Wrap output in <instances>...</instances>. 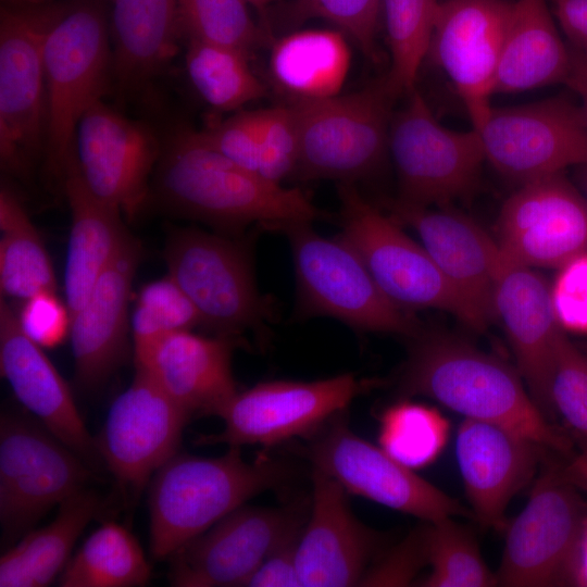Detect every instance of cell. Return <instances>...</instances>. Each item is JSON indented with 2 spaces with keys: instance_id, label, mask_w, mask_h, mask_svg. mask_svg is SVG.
<instances>
[{
  "instance_id": "484cf974",
  "label": "cell",
  "mask_w": 587,
  "mask_h": 587,
  "mask_svg": "<svg viewBox=\"0 0 587 587\" xmlns=\"http://www.w3.org/2000/svg\"><path fill=\"white\" fill-rule=\"evenodd\" d=\"M140 259L129 235L71 319L75 379L85 390L103 385L128 354V301Z\"/></svg>"
},
{
  "instance_id": "d4e9b609",
  "label": "cell",
  "mask_w": 587,
  "mask_h": 587,
  "mask_svg": "<svg viewBox=\"0 0 587 587\" xmlns=\"http://www.w3.org/2000/svg\"><path fill=\"white\" fill-rule=\"evenodd\" d=\"M0 370L16 399L88 464L99 457L67 383L43 348L22 329L17 313L0 299Z\"/></svg>"
},
{
  "instance_id": "44dd1931",
  "label": "cell",
  "mask_w": 587,
  "mask_h": 587,
  "mask_svg": "<svg viewBox=\"0 0 587 587\" xmlns=\"http://www.w3.org/2000/svg\"><path fill=\"white\" fill-rule=\"evenodd\" d=\"M513 1H440L427 57L448 76L474 129L490 111L498 62Z\"/></svg>"
},
{
  "instance_id": "3957f363",
  "label": "cell",
  "mask_w": 587,
  "mask_h": 587,
  "mask_svg": "<svg viewBox=\"0 0 587 587\" xmlns=\"http://www.w3.org/2000/svg\"><path fill=\"white\" fill-rule=\"evenodd\" d=\"M288 469L259 455L243 459L239 447L217 458L177 452L149 483L150 552L164 560L254 496L280 486Z\"/></svg>"
},
{
  "instance_id": "ac0fdd59",
  "label": "cell",
  "mask_w": 587,
  "mask_h": 587,
  "mask_svg": "<svg viewBox=\"0 0 587 587\" xmlns=\"http://www.w3.org/2000/svg\"><path fill=\"white\" fill-rule=\"evenodd\" d=\"M190 417L146 372L136 370L109 409L96 440L99 457L124 489L139 494L179 451Z\"/></svg>"
},
{
  "instance_id": "ba28073f",
  "label": "cell",
  "mask_w": 587,
  "mask_h": 587,
  "mask_svg": "<svg viewBox=\"0 0 587 587\" xmlns=\"http://www.w3.org/2000/svg\"><path fill=\"white\" fill-rule=\"evenodd\" d=\"M92 472L37 419L0 416V525L3 538L23 537L51 508L86 488Z\"/></svg>"
},
{
  "instance_id": "1f68e13d",
  "label": "cell",
  "mask_w": 587,
  "mask_h": 587,
  "mask_svg": "<svg viewBox=\"0 0 587 587\" xmlns=\"http://www.w3.org/2000/svg\"><path fill=\"white\" fill-rule=\"evenodd\" d=\"M349 65L350 51L340 30H297L272 45L271 76L292 101L338 95Z\"/></svg>"
},
{
  "instance_id": "11a10c76",
  "label": "cell",
  "mask_w": 587,
  "mask_h": 587,
  "mask_svg": "<svg viewBox=\"0 0 587 587\" xmlns=\"http://www.w3.org/2000/svg\"><path fill=\"white\" fill-rule=\"evenodd\" d=\"M3 3H10V4H40V3H48L53 2L58 0H1Z\"/></svg>"
},
{
  "instance_id": "6da1fadb",
  "label": "cell",
  "mask_w": 587,
  "mask_h": 587,
  "mask_svg": "<svg viewBox=\"0 0 587 587\" xmlns=\"http://www.w3.org/2000/svg\"><path fill=\"white\" fill-rule=\"evenodd\" d=\"M161 140L151 196L178 215L228 232L251 224L279 230L322 216L304 191L240 167L211 148L199 129L178 123Z\"/></svg>"
},
{
  "instance_id": "4fadbf2b",
  "label": "cell",
  "mask_w": 587,
  "mask_h": 587,
  "mask_svg": "<svg viewBox=\"0 0 587 587\" xmlns=\"http://www.w3.org/2000/svg\"><path fill=\"white\" fill-rule=\"evenodd\" d=\"M375 379L341 374L317 380H272L238 391L218 413L221 433L200 437V445L274 446L295 437H312Z\"/></svg>"
},
{
  "instance_id": "60d3db41",
  "label": "cell",
  "mask_w": 587,
  "mask_h": 587,
  "mask_svg": "<svg viewBox=\"0 0 587 587\" xmlns=\"http://www.w3.org/2000/svg\"><path fill=\"white\" fill-rule=\"evenodd\" d=\"M382 0H294L286 11L288 22L324 18L354 40L372 61L378 60L376 32Z\"/></svg>"
},
{
  "instance_id": "7a4b0ae2",
  "label": "cell",
  "mask_w": 587,
  "mask_h": 587,
  "mask_svg": "<svg viewBox=\"0 0 587 587\" xmlns=\"http://www.w3.org/2000/svg\"><path fill=\"white\" fill-rule=\"evenodd\" d=\"M398 391L423 396L464 419L495 423L546 449L567 452L570 441L533 400L519 371L466 340L421 329L411 337Z\"/></svg>"
},
{
  "instance_id": "9a60e30c",
  "label": "cell",
  "mask_w": 587,
  "mask_h": 587,
  "mask_svg": "<svg viewBox=\"0 0 587 587\" xmlns=\"http://www.w3.org/2000/svg\"><path fill=\"white\" fill-rule=\"evenodd\" d=\"M307 454L313 469L337 480L347 492L424 522L470 515L455 499L398 462L380 446L353 433L342 413L312 436Z\"/></svg>"
},
{
  "instance_id": "c3c4849f",
  "label": "cell",
  "mask_w": 587,
  "mask_h": 587,
  "mask_svg": "<svg viewBox=\"0 0 587 587\" xmlns=\"http://www.w3.org/2000/svg\"><path fill=\"white\" fill-rule=\"evenodd\" d=\"M300 533L287 539L267 555L243 586L302 587L296 559Z\"/></svg>"
},
{
  "instance_id": "7dc6e473",
  "label": "cell",
  "mask_w": 587,
  "mask_h": 587,
  "mask_svg": "<svg viewBox=\"0 0 587 587\" xmlns=\"http://www.w3.org/2000/svg\"><path fill=\"white\" fill-rule=\"evenodd\" d=\"M16 313L22 329L42 348L59 345L70 334L68 309L55 292H41L24 300Z\"/></svg>"
},
{
  "instance_id": "4316f807",
  "label": "cell",
  "mask_w": 587,
  "mask_h": 587,
  "mask_svg": "<svg viewBox=\"0 0 587 587\" xmlns=\"http://www.w3.org/2000/svg\"><path fill=\"white\" fill-rule=\"evenodd\" d=\"M236 346L235 337L175 332L135 369L146 372L191 417L217 416L238 392L232 370Z\"/></svg>"
},
{
  "instance_id": "8992f818",
  "label": "cell",
  "mask_w": 587,
  "mask_h": 587,
  "mask_svg": "<svg viewBox=\"0 0 587 587\" xmlns=\"http://www.w3.org/2000/svg\"><path fill=\"white\" fill-rule=\"evenodd\" d=\"M395 100L383 76L352 93L292 101L299 136L296 176L354 183L374 174L389 154Z\"/></svg>"
},
{
  "instance_id": "5b68a950",
  "label": "cell",
  "mask_w": 587,
  "mask_h": 587,
  "mask_svg": "<svg viewBox=\"0 0 587 587\" xmlns=\"http://www.w3.org/2000/svg\"><path fill=\"white\" fill-rule=\"evenodd\" d=\"M311 224L278 230L292 254L299 317L329 316L354 330L416 335L419 322L382 292L352 247L339 236H321Z\"/></svg>"
},
{
  "instance_id": "7402d4cb",
  "label": "cell",
  "mask_w": 587,
  "mask_h": 587,
  "mask_svg": "<svg viewBox=\"0 0 587 587\" xmlns=\"http://www.w3.org/2000/svg\"><path fill=\"white\" fill-rule=\"evenodd\" d=\"M311 512L297 545L302 587L358 586L380 546V535L352 513L346 489L312 471Z\"/></svg>"
},
{
  "instance_id": "d590c367",
  "label": "cell",
  "mask_w": 587,
  "mask_h": 587,
  "mask_svg": "<svg viewBox=\"0 0 587 587\" xmlns=\"http://www.w3.org/2000/svg\"><path fill=\"white\" fill-rule=\"evenodd\" d=\"M439 0H382L391 65L385 82L397 99L410 93L423 60L427 57Z\"/></svg>"
},
{
  "instance_id": "816d5d0a",
  "label": "cell",
  "mask_w": 587,
  "mask_h": 587,
  "mask_svg": "<svg viewBox=\"0 0 587 587\" xmlns=\"http://www.w3.org/2000/svg\"><path fill=\"white\" fill-rule=\"evenodd\" d=\"M563 476L576 488L587 491V440L571 461L560 467Z\"/></svg>"
},
{
  "instance_id": "52a82bcc",
  "label": "cell",
  "mask_w": 587,
  "mask_h": 587,
  "mask_svg": "<svg viewBox=\"0 0 587 587\" xmlns=\"http://www.w3.org/2000/svg\"><path fill=\"white\" fill-rule=\"evenodd\" d=\"M67 0L0 8V160L25 176L42 161L47 98L43 45Z\"/></svg>"
},
{
  "instance_id": "ab89813d",
  "label": "cell",
  "mask_w": 587,
  "mask_h": 587,
  "mask_svg": "<svg viewBox=\"0 0 587 587\" xmlns=\"http://www.w3.org/2000/svg\"><path fill=\"white\" fill-rule=\"evenodd\" d=\"M201 325L200 316L179 286L167 275L146 284L132 314L135 365L165 336Z\"/></svg>"
},
{
  "instance_id": "4dcf8cb0",
  "label": "cell",
  "mask_w": 587,
  "mask_h": 587,
  "mask_svg": "<svg viewBox=\"0 0 587 587\" xmlns=\"http://www.w3.org/2000/svg\"><path fill=\"white\" fill-rule=\"evenodd\" d=\"M99 494L84 488L59 505L47 525L32 529L0 559V587H43L61 574L75 542L100 512Z\"/></svg>"
},
{
  "instance_id": "83f0119b",
  "label": "cell",
  "mask_w": 587,
  "mask_h": 587,
  "mask_svg": "<svg viewBox=\"0 0 587 587\" xmlns=\"http://www.w3.org/2000/svg\"><path fill=\"white\" fill-rule=\"evenodd\" d=\"M113 87L135 96L174 57L180 36L177 0H112Z\"/></svg>"
},
{
  "instance_id": "681fc988",
  "label": "cell",
  "mask_w": 587,
  "mask_h": 587,
  "mask_svg": "<svg viewBox=\"0 0 587 587\" xmlns=\"http://www.w3.org/2000/svg\"><path fill=\"white\" fill-rule=\"evenodd\" d=\"M554 14L570 46L587 50V0H553Z\"/></svg>"
},
{
  "instance_id": "d6a6232c",
  "label": "cell",
  "mask_w": 587,
  "mask_h": 587,
  "mask_svg": "<svg viewBox=\"0 0 587 587\" xmlns=\"http://www.w3.org/2000/svg\"><path fill=\"white\" fill-rule=\"evenodd\" d=\"M1 296L22 302L41 292H55L53 267L40 236L14 192L0 191Z\"/></svg>"
},
{
  "instance_id": "277c9868",
  "label": "cell",
  "mask_w": 587,
  "mask_h": 587,
  "mask_svg": "<svg viewBox=\"0 0 587 587\" xmlns=\"http://www.w3.org/2000/svg\"><path fill=\"white\" fill-rule=\"evenodd\" d=\"M47 124L43 168L63 187L84 114L113 87L110 20L102 0H67L43 45Z\"/></svg>"
},
{
  "instance_id": "f6af8a7d",
  "label": "cell",
  "mask_w": 587,
  "mask_h": 587,
  "mask_svg": "<svg viewBox=\"0 0 587 587\" xmlns=\"http://www.w3.org/2000/svg\"><path fill=\"white\" fill-rule=\"evenodd\" d=\"M557 320L564 330L587 334V252L558 268L550 285Z\"/></svg>"
},
{
  "instance_id": "cb8c5ba5",
  "label": "cell",
  "mask_w": 587,
  "mask_h": 587,
  "mask_svg": "<svg viewBox=\"0 0 587 587\" xmlns=\"http://www.w3.org/2000/svg\"><path fill=\"white\" fill-rule=\"evenodd\" d=\"M495 313L503 324L516 370L533 400L546 416L553 413L551 376L557 349L565 333L553 310L550 285L534 268L502 257L495 290Z\"/></svg>"
},
{
  "instance_id": "bcb514c9",
  "label": "cell",
  "mask_w": 587,
  "mask_h": 587,
  "mask_svg": "<svg viewBox=\"0 0 587 587\" xmlns=\"http://www.w3.org/2000/svg\"><path fill=\"white\" fill-rule=\"evenodd\" d=\"M427 565L425 525L414 529L373 566L359 586H407Z\"/></svg>"
},
{
  "instance_id": "30bf717a",
  "label": "cell",
  "mask_w": 587,
  "mask_h": 587,
  "mask_svg": "<svg viewBox=\"0 0 587 587\" xmlns=\"http://www.w3.org/2000/svg\"><path fill=\"white\" fill-rule=\"evenodd\" d=\"M338 235L359 254L382 292L397 307L432 308L469 326V315L444 274L422 245L392 217L367 201L354 183H338Z\"/></svg>"
},
{
  "instance_id": "9c48e42d",
  "label": "cell",
  "mask_w": 587,
  "mask_h": 587,
  "mask_svg": "<svg viewBox=\"0 0 587 587\" xmlns=\"http://www.w3.org/2000/svg\"><path fill=\"white\" fill-rule=\"evenodd\" d=\"M407 96L405 105L392 114L388 139L399 183L397 201L449 207L469 198L477 189L486 161L478 132L449 129L436 120L416 88Z\"/></svg>"
},
{
  "instance_id": "603a6c76",
  "label": "cell",
  "mask_w": 587,
  "mask_h": 587,
  "mask_svg": "<svg viewBox=\"0 0 587 587\" xmlns=\"http://www.w3.org/2000/svg\"><path fill=\"white\" fill-rule=\"evenodd\" d=\"M547 449L504 426L464 419L455 454L473 515L484 526L502 529L512 498L533 478Z\"/></svg>"
},
{
  "instance_id": "db71d44e",
  "label": "cell",
  "mask_w": 587,
  "mask_h": 587,
  "mask_svg": "<svg viewBox=\"0 0 587 587\" xmlns=\"http://www.w3.org/2000/svg\"><path fill=\"white\" fill-rule=\"evenodd\" d=\"M247 1L249 2L250 5L259 10L261 14H264L267 5L275 2L276 0H247Z\"/></svg>"
},
{
  "instance_id": "e575fe53",
  "label": "cell",
  "mask_w": 587,
  "mask_h": 587,
  "mask_svg": "<svg viewBox=\"0 0 587 587\" xmlns=\"http://www.w3.org/2000/svg\"><path fill=\"white\" fill-rule=\"evenodd\" d=\"M249 54L229 47L187 39L185 66L188 78L212 109L235 111L265 95L253 73Z\"/></svg>"
},
{
  "instance_id": "d6986e66",
  "label": "cell",
  "mask_w": 587,
  "mask_h": 587,
  "mask_svg": "<svg viewBox=\"0 0 587 587\" xmlns=\"http://www.w3.org/2000/svg\"><path fill=\"white\" fill-rule=\"evenodd\" d=\"M502 257L527 267H555L587 252V199L563 173L523 185L498 218Z\"/></svg>"
},
{
  "instance_id": "2e32d148",
  "label": "cell",
  "mask_w": 587,
  "mask_h": 587,
  "mask_svg": "<svg viewBox=\"0 0 587 587\" xmlns=\"http://www.w3.org/2000/svg\"><path fill=\"white\" fill-rule=\"evenodd\" d=\"M161 146L149 124L124 115L102 99L77 126L75 160L87 188L134 220L151 197Z\"/></svg>"
},
{
  "instance_id": "f546056e",
  "label": "cell",
  "mask_w": 587,
  "mask_h": 587,
  "mask_svg": "<svg viewBox=\"0 0 587 587\" xmlns=\"http://www.w3.org/2000/svg\"><path fill=\"white\" fill-rule=\"evenodd\" d=\"M571 68L566 46L547 0H515L503 40L492 95L565 83Z\"/></svg>"
},
{
  "instance_id": "ffe728a7",
  "label": "cell",
  "mask_w": 587,
  "mask_h": 587,
  "mask_svg": "<svg viewBox=\"0 0 587 587\" xmlns=\"http://www.w3.org/2000/svg\"><path fill=\"white\" fill-rule=\"evenodd\" d=\"M399 224H407L420 237L461 300L469 327L482 332L495 313V290L502 260L501 250L473 218L449 207H416L394 201L388 204Z\"/></svg>"
},
{
  "instance_id": "9f6ffc18",
  "label": "cell",
  "mask_w": 587,
  "mask_h": 587,
  "mask_svg": "<svg viewBox=\"0 0 587 587\" xmlns=\"http://www.w3.org/2000/svg\"><path fill=\"white\" fill-rule=\"evenodd\" d=\"M583 53H584V54L586 55V58H587V50H586L585 52H583Z\"/></svg>"
},
{
  "instance_id": "f5cc1de1",
  "label": "cell",
  "mask_w": 587,
  "mask_h": 587,
  "mask_svg": "<svg viewBox=\"0 0 587 587\" xmlns=\"http://www.w3.org/2000/svg\"><path fill=\"white\" fill-rule=\"evenodd\" d=\"M577 168H578V171H577L578 184H579V186H580V188L583 190V195L587 199V163L577 166Z\"/></svg>"
},
{
  "instance_id": "74e56055",
  "label": "cell",
  "mask_w": 587,
  "mask_h": 587,
  "mask_svg": "<svg viewBox=\"0 0 587 587\" xmlns=\"http://www.w3.org/2000/svg\"><path fill=\"white\" fill-rule=\"evenodd\" d=\"M449 436L448 420L435 408L403 400L387 408L380 416L379 446L411 470L433 463Z\"/></svg>"
},
{
  "instance_id": "7bdbcfd3",
  "label": "cell",
  "mask_w": 587,
  "mask_h": 587,
  "mask_svg": "<svg viewBox=\"0 0 587 587\" xmlns=\"http://www.w3.org/2000/svg\"><path fill=\"white\" fill-rule=\"evenodd\" d=\"M550 401L576 434L587 440V354L563 335L554 359Z\"/></svg>"
},
{
  "instance_id": "f907efd6",
  "label": "cell",
  "mask_w": 587,
  "mask_h": 587,
  "mask_svg": "<svg viewBox=\"0 0 587 587\" xmlns=\"http://www.w3.org/2000/svg\"><path fill=\"white\" fill-rule=\"evenodd\" d=\"M571 68L565 79L567 85L580 99V109L587 122V58L586 55L570 46Z\"/></svg>"
},
{
  "instance_id": "6f0895ef",
  "label": "cell",
  "mask_w": 587,
  "mask_h": 587,
  "mask_svg": "<svg viewBox=\"0 0 587 587\" xmlns=\"http://www.w3.org/2000/svg\"><path fill=\"white\" fill-rule=\"evenodd\" d=\"M585 349H586V352H587V344H586V346H585Z\"/></svg>"
},
{
  "instance_id": "8fae6325",
  "label": "cell",
  "mask_w": 587,
  "mask_h": 587,
  "mask_svg": "<svg viewBox=\"0 0 587 587\" xmlns=\"http://www.w3.org/2000/svg\"><path fill=\"white\" fill-rule=\"evenodd\" d=\"M164 260L201 325L215 335L237 338L267 319V303L255 285L248 251L238 241L198 228H178L166 241Z\"/></svg>"
},
{
  "instance_id": "e0dca14e",
  "label": "cell",
  "mask_w": 587,
  "mask_h": 587,
  "mask_svg": "<svg viewBox=\"0 0 587 587\" xmlns=\"http://www.w3.org/2000/svg\"><path fill=\"white\" fill-rule=\"evenodd\" d=\"M303 512L289 505H241L171 555L177 587L243 586L277 547L299 534Z\"/></svg>"
},
{
  "instance_id": "f1b7e54d",
  "label": "cell",
  "mask_w": 587,
  "mask_h": 587,
  "mask_svg": "<svg viewBox=\"0 0 587 587\" xmlns=\"http://www.w3.org/2000/svg\"><path fill=\"white\" fill-rule=\"evenodd\" d=\"M62 189L71 211L64 292L72 319L128 234L122 213L98 199L83 182L75 153L66 167Z\"/></svg>"
},
{
  "instance_id": "5bb4252c",
  "label": "cell",
  "mask_w": 587,
  "mask_h": 587,
  "mask_svg": "<svg viewBox=\"0 0 587 587\" xmlns=\"http://www.w3.org/2000/svg\"><path fill=\"white\" fill-rule=\"evenodd\" d=\"M476 130L486 161L520 185L587 163V122L566 96L491 107Z\"/></svg>"
},
{
  "instance_id": "b9f144b4",
  "label": "cell",
  "mask_w": 587,
  "mask_h": 587,
  "mask_svg": "<svg viewBox=\"0 0 587 587\" xmlns=\"http://www.w3.org/2000/svg\"><path fill=\"white\" fill-rule=\"evenodd\" d=\"M258 111V175L282 184L296 175L299 159V136L292 107L278 105Z\"/></svg>"
},
{
  "instance_id": "f35d334b",
  "label": "cell",
  "mask_w": 587,
  "mask_h": 587,
  "mask_svg": "<svg viewBox=\"0 0 587 587\" xmlns=\"http://www.w3.org/2000/svg\"><path fill=\"white\" fill-rule=\"evenodd\" d=\"M249 5L247 0H177L179 33L250 54L270 37L252 18Z\"/></svg>"
},
{
  "instance_id": "836d02e7",
  "label": "cell",
  "mask_w": 587,
  "mask_h": 587,
  "mask_svg": "<svg viewBox=\"0 0 587 587\" xmlns=\"http://www.w3.org/2000/svg\"><path fill=\"white\" fill-rule=\"evenodd\" d=\"M151 576L138 539L109 521L92 532L59 575L62 587H137Z\"/></svg>"
},
{
  "instance_id": "ee69618b",
  "label": "cell",
  "mask_w": 587,
  "mask_h": 587,
  "mask_svg": "<svg viewBox=\"0 0 587 587\" xmlns=\"http://www.w3.org/2000/svg\"><path fill=\"white\" fill-rule=\"evenodd\" d=\"M203 140L220 154L258 175V111H240L199 129Z\"/></svg>"
},
{
  "instance_id": "7c38bea8",
  "label": "cell",
  "mask_w": 587,
  "mask_h": 587,
  "mask_svg": "<svg viewBox=\"0 0 587 587\" xmlns=\"http://www.w3.org/2000/svg\"><path fill=\"white\" fill-rule=\"evenodd\" d=\"M576 489L560 466L541 472L526 505L507 529L498 585L547 587L574 582L587 520Z\"/></svg>"
},
{
  "instance_id": "8d00e7d4",
  "label": "cell",
  "mask_w": 587,
  "mask_h": 587,
  "mask_svg": "<svg viewBox=\"0 0 587 587\" xmlns=\"http://www.w3.org/2000/svg\"><path fill=\"white\" fill-rule=\"evenodd\" d=\"M425 541L428 575L424 587H489L498 585L497 575L485 563L478 544L465 526L446 517L426 522Z\"/></svg>"
}]
</instances>
